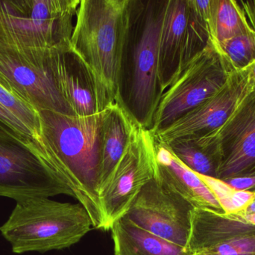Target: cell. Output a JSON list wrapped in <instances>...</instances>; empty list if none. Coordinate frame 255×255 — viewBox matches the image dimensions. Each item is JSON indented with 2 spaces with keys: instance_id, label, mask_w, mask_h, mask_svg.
Instances as JSON below:
<instances>
[{
  "instance_id": "30bf717a",
  "label": "cell",
  "mask_w": 255,
  "mask_h": 255,
  "mask_svg": "<svg viewBox=\"0 0 255 255\" xmlns=\"http://www.w3.org/2000/svg\"><path fill=\"white\" fill-rule=\"evenodd\" d=\"M193 209L158 175L139 192L124 217L156 236L187 248Z\"/></svg>"
},
{
  "instance_id": "277c9868",
  "label": "cell",
  "mask_w": 255,
  "mask_h": 255,
  "mask_svg": "<svg viewBox=\"0 0 255 255\" xmlns=\"http://www.w3.org/2000/svg\"><path fill=\"white\" fill-rule=\"evenodd\" d=\"M72 196L43 142L19 134L0 121V196L16 202Z\"/></svg>"
},
{
  "instance_id": "3957f363",
  "label": "cell",
  "mask_w": 255,
  "mask_h": 255,
  "mask_svg": "<svg viewBox=\"0 0 255 255\" xmlns=\"http://www.w3.org/2000/svg\"><path fill=\"white\" fill-rule=\"evenodd\" d=\"M91 227V217L79 203L31 198L16 202L0 232L13 253H44L75 245Z\"/></svg>"
},
{
  "instance_id": "603a6c76",
  "label": "cell",
  "mask_w": 255,
  "mask_h": 255,
  "mask_svg": "<svg viewBox=\"0 0 255 255\" xmlns=\"http://www.w3.org/2000/svg\"><path fill=\"white\" fill-rule=\"evenodd\" d=\"M0 104L13 112L22 122L25 123L32 130L37 139H42L40 119L37 111L32 106L12 94L1 82Z\"/></svg>"
},
{
  "instance_id": "d6986e66",
  "label": "cell",
  "mask_w": 255,
  "mask_h": 255,
  "mask_svg": "<svg viewBox=\"0 0 255 255\" xmlns=\"http://www.w3.org/2000/svg\"><path fill=\"white\" fill-rule=\"evenodd\" d=\"M177 159L196 173L217 178L220 158L210 136L177 139L165 145Z\"/></svg>"
},
{
  "instance_id": "7402d4cb",
  "label": "cell",
  "mask_w": 255,
  "mask_h": 255,
  "mask_svg": "<svg viewBox=\"0 0 255 255\" xmlns=\"http://www.w3.org/2000/svg\"><path fill=\"white\" fill-rule=\"evenodd\" d=\"M218 46L236 71L247 68L255 61V32L253 30L225 40Z\"/></svg>"
},
{
  "instance_id": "4fadbf2b",
  "label": "cell",
  "mask_w": 255,
  "mask_h": 255,
  "mask_svg": "<svg viewBox=\"0 0 255 255\" xmlns=\"http://www.w3.org/2000/svg\"><path fill=\"white\" fill-rule=\"evenodd\" d=\"M187 15V0L166 1L158 45L159 82L161 94L181 71Z\"/></svg>"
},
{
  "instance_id": "4316f807",
  "label": "cell",
  "mask_w": 255,
  "mask_h": 255,
  "mask_svg": "<svg viewBox=\"0 0 255 255\" xmlns=\"http://www.w3.org/2000/svg\"><path fill=\"white\" fill-rule=\"evenodd\" d=\"M223 181L240 191L255 193V176L229 178Z\"/></svg>"
},
{
  "instance_id": "44dd1931",
  "label": "cell",
  "mask_w": 255,
  "mask_h": 255,
  "mask_svg": "<svg viewBox=\"0 0 255 255\" xmlns=\"http://www.w3.org/2000/svg\"><path fill=\"white\" fill-rule=\"evenodd\" d=\"M223 208L225 214H241L254 202L255 193L240 191L218 178L199 175Z\"/></svg>"
},
{
  "instance_id": "ac0fdd59",
  "label": "cell",
  "mask_w": 255,
  "mask_h": 255,
  "mask_svg": "<svg viewBox=\"0 0 255 255\" xmlns=\"http://www.w3.org/2000/svg\"><path fill=\"white\" fill-rule=\"evenodd\" d=\"M115 255H194L185 247L156 236L124 217L111 229Z\"/></svg>"
},
{
  "instance_id": "2e32d148",
  "label": "cell",
  "mask_w": 255,
  "mask_h": 255,
  "mask_svg": "<svg viewBox=\"0 0 255 255\" xmlns=\"http://www.w3.org/2000/svg\"><path fill=\"white\" fill-rule=\"evenodd\" d=\"M156 159L159 178L165 185L194 208L224 214L223 208L198 174L183 164L167 147L156 142Z\"/></svg>"
},
{
  "instance_id": "484cf974",
  "label": "cell",
  "mask_w": 255,
  "mask_h": 255,
  "mask_svg": "<svg viewBox=\"0 0 255 255\" xmlns=\"http://www.w3.org/2000/svg\"><path fill=\"white\" fill-rule=\"evenodd\" d=\"M235 4L247 26L255 32V0L237 1Z\"/></svg>"
},
{
  "instance_id": "9c48e42d",
  "label": "cell",
  "mask_w": 255,
  "mask_h": 255,
  "mask_svg": "<svg viewBox=\"0 0 255 255\" xmlns=\"http://www.w3.org/2000/svg\"><path fill=\"white\" fill-rule=\"evenodd\" d=\"M141 29L133 50L129 110L136 121L150 129L161 97L159 82L158 45L166 1L146 2Z\"/></svg>"
},
{
  "instance_id": "d4e9b609",
  "label": "cell",
  "mask_w": 255,
  "mask_h": 255,
  "mask_svg": "<svg viewBox=\"0 0 255 255\" xmlns=\"http://www.w3.org/2000/svg\"><path fill=\"white\" fill-rule=\"evenodd\" d=\"M0 121L7 124L10 128L22 136L38 139V140L42 139H37L32 130L25 123L22 122L13 112H10L1 104H0Z\"/></svg>"
},
{
  "instance_id": "cb8c5ba5",
  "label": "cell",
  "mask_w": 255,
  "mask_h": 255,
  "mask_svg": "<svg viewBox=\"0 0 255 255\" xmlns=\"http://www.w3.org/2000/svg\"><path fill=\"white\" fill-rule=\"evenodd\" d=\"M196 255H255V235L234 240Z\"/></svg>"
},
{
  "instance_id": "83f0119b",
  "label": "cell",
  "mask_w": 255,
  "mask_h": 255,
  "mask_svg": "<svg viewBox=\"0 0 255 255\" xmlns=\"http://www.w3.org/2000/svg\"><path fill=\"white\" fill-rule=\"evenodd\" d=\"M247 94L254 92L255 91V61L251 65L247 67Z\"/></svg>"
},
{
  "instance_id": "5bb4252c",
  "label": "cell",
  "mask_w": 255,
  "mask_h": 255,
  "mask_svg": "<svg viewBox=\"0 0 255 255\" xmlns=\"http://www.w3.org/2000/svg\"><path fill=\"white\" fill-rule=\"evenodd\" d=\"M139 124L124 103L122 96L103 110L100 129L99 196L122 157L132 133Z\"/></svg>"
},
{
  "instance_id": "7c38bea8",
  "label": "cell",
  "mask_w": 255,
  "mask_h": 255,
  "mask_svg": "<svg viewBox=\"0 0 255 255\" xmlns=\"http://www.w3.org/2000/svg\"><path fill=\"white\" fill-rule=\"evenodd\" d=\"M247 76V68L234 71L217 94L154 133L156 142L166 145L177 139L200 137L218 130L248 94Z\"/></svg>"
},
{
  "instance_id": "e0dca14e",
  "label": "cell",
  "mask_w": 255,
  "mask_h": 255,
  "mask_svg": "<svg viewBox=\"0 0 255 255\" xmlns=\"http://www.w3.org/2000/svg\"><path fill=\"white\" fill-rule=\"evenodd\" d=\"M55 76L60 93L73 115L88 116L100 112L91 77L70 48L58 52Z\"/></svg>"
},
{
  "instance_id": "8fae6325",
  "label": "cell",
  "mask_w": 255,
  "mask_h": 255,
  "mask_svg": "<svg viewBox=\"0 0 255 255\" xmlns=\"http://www.w3.org/2000/svg\"><path fill=\"white\" fill-rule=\"evenodd\" d=\"M210 136L218 151L217 178L255 176V91L246 95Z\"/></svg>"
},
{
  "instance_id": "8992f818",
  "label": "cell",
  "mask_w": 255,
  "mask_h": 255,
  "mask_svg": "<svg viewBox=\"0 0 255 255\" xmlns=\"http://www.w3.org/2000/svg\"><path fill=\"white\" fill-rule=\"evenodd\" d=\"M234 71L220 46L211 41L163 91L149 129L153 135L217 94Z\"/></svg>"
},
{
  "instance_id": "f546056e",
  "label": "cell",
  "mask_w": 255,
  "mask_h": 255,
  "mask_svg": "<svg viewBox=\"0 0 255 255\" xmlns=\"http://www.w3.org/2000/svg\"><path fill=\"white\" fill-rule=\"evenodd\" d=\"M254 213H255V199L254 202L249 206V208H247L243 214H240V215H246V214H254ZM238 215H239V214H238Z\"/></svg>"
},
{
  "instance_id": "9a60e30c",
  "label": "cell",
  "mask_w": 255,
  "mask_h": 255,
  "mask_svg": "<svg viewBox=\"0 0 255 255\" xmlns=\"http://www.w3.org/2000/svg\"><path fill=\"white\" fill-rule=\"evenodd\" d=\"M255 235V226L238 214L194 208L187 249L196 255L234 240Z\"/></svg>"
},
{
  "instance_id": "ba28073f",
  "label": "cell",
  "mask_w": 255,
  "mask_h": 255,
  "mask_svg": "<svg viewBox=\"0 0 255 255\" xmlns=\"http://www.w3.org/2000/svg\"><path fill=\"white\" fill-rule=\"evenodd\" d=\"M157 177L158 165L154 135L139 124L99 196L103 230H111L115 223L124 218L139 192Z\"/></svg>"
},
{
  "instance_id": "ffe728a7",
  "label": "cell",
  "mask_w": 255,
  "mask_h": 255,
  "mask_svg": "<svg viewBox=\"0 0 255 255\" xmlns=\"http://www.w3.org/2000/svg\"><path fill=\"white\" fill-rule=\"evenodd\" d=\"M210 28L211 41L217 45L251 30L241 16L235 0H212Z\"/></svg>"
},
{
  "instance_id": "6da1fadb",
  "label": "cell",
  "mask_w": 255,
  "mask_h": 255,
  "mask_svg": "<svg viewBox=\"0 0 255 255\" xmlns=\"http://www.w3.org/2000/svg\"><path fill=\"white\" fill-rule=\"evenodd\" d=\"M133 1L81 0L70 49L89 74L100 112L122 96Z\"/></svg>"
},
{
  "instance_id": "7a4b0ae2",
  "label": "cell",
  "mask_w": 255,
  "mask_h": 255,
  "mask_svg": "<svg viewBox=\"0 0 255 255\" xmlns=\"http://www.w3.org/2000/svg\"><path fill=\"white\" fill-rule=\"evenodd\" d=\"M37 114L43 143L60 178L86 210L93 227L103 230L98 186L103 111L88 116L46 109Z\"/></svg>"
},
{
  "instance_id": "5b68a950",
  "label": "cell",
  "mask_w": 255,
  "mask_h": 255,
  "mask_svg": "<svg viewBox=\"0 0 255 255\" xmlns=\"http://www.w3.org/2000/svg\"><path fill=\"white\" fill-rule=\"evenodd\" d=\"M81 0H0V39L19 47L67 49Z\"/></svg>"
},
{
  "instance_id": "f1b7e54d",
  "label": "cell",
  "mask_w": 255,
  "mask_h": 255,
  "mask_svg": "<svg viewBox=\"0 0 255 255\" xmlns=\"http://www.w3.org/2000/svg\"><path fill=\"white\" fill-rule=\"evenodd\" d=\"M242 217H244L249 223L255 226V213H254V214H246V215H243Z\"/></svg>"
},
{
  "instance_id": "52a82bcc",
  "label": "cell",
  "mask_w": 255,
  "mask_h": 255,
  "mask_svg": "<svg viewBox=\"0 0 255 255\" xmlns=\"http://www.w3.org/2000/svg\"><path fill=\"white\" fill-rule=\"evenodd\" d=\"M61 49H64L19 47L0 39V82L37 112L46 109L73 115L55 79V64Z\"/></svg>"
}]
</instances>
